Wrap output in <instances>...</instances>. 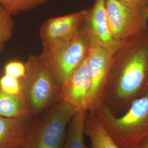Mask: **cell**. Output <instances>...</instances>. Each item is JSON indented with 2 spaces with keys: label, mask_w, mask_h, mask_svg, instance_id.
<instances>
[{
  "label": "cell",
  "mask_w": 148,
  "mask_h": 148,
  "mask_svg": "<svg viewBox=\"0 0 148 148\" xmlns=\"http://www.w3.org/2000/svg\"><path fill=\"white\" fill-rule=\"evenodd\" d=\"M148 92V28L124 40L112 56L105 103L117 115Z\"/></svg>",
  "instance_id": "cell-1"
},
{
  "label": "cell",
  "mask_w": 148,
  "mask_h": 148,
  "mask_svg": "<svg viewBox=\"0 0 148 148\" xmlns=\"http://www.w3.org/2000/svg\"><path fill=\"white\" fill-rule=\"evenodd\" d=\"M95 112L121 148H137L148 137V92L133 101L120 116L106 103Z\"/></svg>",
  "instance_id": "cell-2"
},
{
  "label": "cell",
  "mask_w": 148,
  "mask_h": 148,
  "mask_svg": "<svg viewBox=\"0 0 148 148\" xmlns=\"http://www.w3.org/2000/svg\"><path fill=\"white\" fill-rule=\"evenodd\" d=\"M21 79L25 100L31 114L37 115L59 101L60 89L41 55H30Z\"/></svg>",
  "instance_id": "cell-3"
},
{
  "label": "cell",
  "mask_w": 148,
  "mask_h": 148,
  "mask_svg": "<svg viewBox=\"0 0 148 148\" xmlns=\"http://www.w3.org/2000/svg\"><path fill=\"white\" fill-rule=\"evenodd\" d=\"M76 110L68 102L58 103L27 132L23 148H59Z\"/></svg>",
  "instance_id": "cell-4"
},
{
  "label": "cell",
  "mask_w": 148,
  "mask_h": 148,
  "mask_svg": "<svg viewBox=\"0 0 148 148\" xmlns=\"http://www.w3.org/2000/svg\"><path fill=\"white\" fill-rule=\"evenodd\" d=\"M90 45L84 32L58 47L43 48L41 54L60 90L71 74L84 62Z\"/></svg>",
  "instance_id": "cell-5"
},
{
  "label": "cell",
  "mask_w": 148,
  "mask_h": 148,
  "mask_svg": "<svg viewBox=\"0 0 148 148\" xmlns=\"http://www.w3.org/2000/svg\"><path fill=\"white\" fill-rule=\"evenodd\" d=\"M106 12L113 37L122 41L148 28V5L106 0Z\"/></svg>",
  "instance_id": "cell-6"
},
{
  "label": "cell",
  "mask_w": 148,
  "mask_h": 148,
  "mask_svg": "<svg viewBox=\"0 0 148 148\" xmlns=\"http://www.w3.org/2000/svg\"><path fill=\"white\" fill-rule=\"evenodd\" d=\"M112 58L105 49L90 46L87 57L90 81L88 111L95 112L105 103Z\"/></svg>",
  "instance_id": "cell-7"
},
{
  "label": "cell",
  "mask_w": 148,
  "mask_h": 148,
  "mask_svg": "<svg viewBox=\"0 0 148 148\" xmlns=\"http://www.w3.org/2000/svg\"><path fill=\"white\" fill-rule=\"evenodd\" d=\"M106 0H95L93 5L85 10L82 30L90 46H96L113 56L123 41L116 40L111 34L106 12Z\"/></svg>",
  "instance_id": "cell-8"
},
{
  "label": "cell",
  "mask_w": 148,
  "mask_h": 148,
  "mask_svg": "<svg viewBox=\"0 0 148 148\" xmlns=\"http://www.w3.org/2000/svg\"><path fill=\"white\" fill-rule=\"evenodd\" d=\"M84 13L82 10L45 21L40 30L43 48L58 47L79 36L82 30Z\"/></svg>",
  "instance_id": "cell-9"
},
{
  "label": "cell",
  "mask_w": 148,
  "mask_h": 148,
  "mask_svg": "<svg viewBox=\"0 0 148 148\" xmlns=\"http://www.w3.org/2000/svg\"><path fill=\"white\" fill-rule=\"evenodd\" d=\"M90 88V81L86 58L61 87L59 101L68 102L76 111L88 110Z\"/></svg>",
  "instance_id": "cell-10"
},
{
  "label": "cell",
  "mask_w": 148,
  "mask_h": 148,
  "mask_svg": "<svg viewBox=\"0 0 148 148\" xmlns=\"http://www.w3.org/2000/svg\"><path fill=\"white\" fill-rule=\"evenodd\" d=\"M27 118L0 116V148L21 147L29 130Z\"/></svg>",
  "instance_id": "cell-11"
},
{
  "label": "cell",
  "mask_w": 148,
  "mask_h": 148,
  "mask_svg": "<svg viewBox=\"0 0 148 148\" xmlns=\"http://www.w3.org/2000/svg\"><path fill=\"white\" fill-rule=\"evenodd\" d=\"M85 133L90 141V148H121L113 140L95 112L88 111Z\"/></svg>",
  "instance_id": "cell-12"
},
{
  "label": "cell",
  "mask_w": 148,
  "mask_h": 148,
  "mask_svg": "<svg viewBox=\"0 0 148 148\" xmlns=\"http://www.w3.org/2000/svg\"><path fill=\"white\" fill-rule=\"evenodd\" d=\"M31 114L26 101L0 90V116L11 119L27 118Z\"/></svg>",
  "instance_id": "cell-13"
},
{
  "label": "cell",
  "mask_w": 148,
  "mask_h": 148,
  "mask_svg": "<svg viewBox=\"0 0 148 148\" xmlns=\"http://www.w3.org/2000/svg\"><path fill=\"white\" fill-rule=\"evenodd\" d=\"M88 110L76 111L70 123L68 136L63 148H87L84 140L86 119Z\"/></svg>",
  "instance_id": "cell-14"
},
{
  "label": "cell",
  "mask_w": 148,
  "mask_h": 148,
  "mask_svg": "<svg viewBox=\"0 0 148 148\" xmlns=\"http://www.w3.org/2000/svg\"><path fill=\"white\" fill-rule=\"evenodd\" d=\"M47 0H0V5L12 16L34 10Z\"/></svg>",
  "instance_id": "cell-15"
},
{
  "label": "cell",
  "mask_w": 148,
  "mask_h": 148,
  "mask_svg": "<svg viewBox=\"0 0 148 148\" xmlns=\"http://www.w3.org/2000/svg\"><path fill=\"white\" fill-rule=\"evenodd\" d=\"M14 26L12 15L0 5V53L13 36Z\"/></svg>",
  "instance_id": "cell-16"
},
{
  "label": "cell",
  "mask_w": 148,
  "mask_h": 148,
  "mask_svg": "<svg viewBox=\"0 0 148 148\" xmlns=\"http://www.w3.org/2000/svg\"><path fill=\"white\" fill-rule=\"evenodd\" d=\"M0 90L25 101L21 79L3 74L0 77Z\"/></svg>",
  "instance_id": "cell-17"
},
{
  "label": "cell",
  "mask_w": 148,
  "mask_h": 148,
  "mask_svg": "<svg viewBox=\"0 0 148 148\" xmlns=\"http://www.w3.org/2000/svg\"><path fill=\"white\" fill-rule=\"evenodd\" d=\"M26 73L25 64L19 60H11L5 64L3 74L19 79H23Z\"/></svg>",
  "instance_id": "cell-18"
},
{
  "label": "cell",
  "mask_w": 148,
  "mask_h": 148,
  "mask_svg": "<svg viewBox=\"0 0 148 148\" xmlns=\"http://www.w3.org/2000/svg\"><path fill=\"white\" fill-rule=\"evenodd\" d=\"M134 5H148V0H119Z\"/></svg>",
  "instance_id": "cell-19"
},
{
  "label": "cell",
  "mask_w": 148,
  "mask_h": 148,
  "mask_svg": "<svg viewBox=\"0 0 148 148\" xmlns=\"http://www.w3.org/2000/svg\"><path fill=\"white\" fill-rule=\"evenodd\" d=\"M137 148H148V137L139 144Z\"/></svg>",
  "instance_id": "cell-20"
},
{
  "label": "cell",
  "mask_w": 148,
  "mask_h": 148,
  "mask_svg": "<svg viewBox=\"0 0 148 148\" xmlns=\"http://www.w3.org/2000/svg\"><path fill=\"white\" fill-rule=\"evenodd\" d=\"M23 148V147H22V146H21V147H18V148Z\"/></svg>",
  "instance_id": "cell-21"
}]
</instances>
